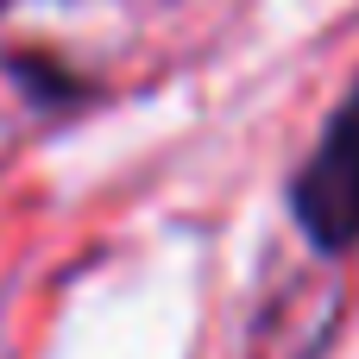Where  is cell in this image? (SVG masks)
I'll list each match as a JSON object with an SVG mask.
<instances>
[{
	"instance_id": "1",
	"label": "cell",
	"mask_w": 359,
	"mask_h": 359,
	"mask_svg": "<svg viewBox=\"0 0 359 359\" xmlns=\"http://www.w3.org/2000/svg\"><path fill=\"white\" fill-rule=\"evenodd\" d=\"M284 208L322 259H347L359 246V76L328 107V120H322L316 145L303 151V164L290 170Z\"/></svg>"
},
{
	"instance_id": "2",
	"label": "cell",
	"mask_w": 359,
	"mask_h": 359,
	"mask_svg": "<svg viewBox=\"0 0 359 359\" xmlns=\"http://www.w3.org/2000/svg\"><path fill=\"white\" fill-rule=\"evenodd\" d=\"M6 69H13L38 101H69V88H76V82H69V69H44V63H32V57H19V63H6Z\"/></svg>"
}]
</instances>
